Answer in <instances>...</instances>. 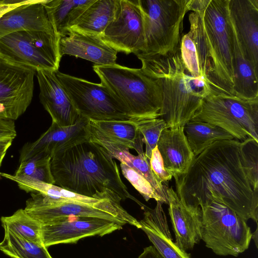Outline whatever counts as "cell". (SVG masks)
<instances>
[{
	"mask_svg": "<svg viewBox=\"0 0 258 258\" xmlns=\"http://www.w3.org/2000/svg\"><path fill=\"white\" fill-rule=\"evenodd\" d=\"M245 169L248 179L255 190H258V142L249 139L241 142Z\"/></svg>",
	"mask_w": 258,
	"mask_h": 258,
	"instance_id": "obj_32",
	"label": "cell"
},
{
	"mask_svg": "<svg viewBox=\"0 0 258 258\" xmlns=\"http://www.w3.org/2000/svg\"><path fill=\"white\" fill-rule=\"evenodd\" d=\"M4 230L0 250L6 255L12 258H52L42 243L23 238L8 229Z\"/></svg>",
	"mask_w": 258,
	"mask_h": 258,
	"instance_id": "obj_29",
	"label": "cell"
},
{
	"mask_svg": "<svg viewBox=\"0 0 258 258\" xmlns=\"http://www.w3.org/2000/svg\"><path fill=\"white\" fill-rule=\"evenodd\" d=\"M89 120L80 116L70 126H59L51 123L48 129L36 141L25 144L20 151V162L37 155L50 157L89 139Z\"/></svg>",
	"mask_w": 258,
	"mask_h": 258,
	"instance_id": "obj_15",
	"label": "cell"
},
{
	"mask_svg": "<svg viewBox=\"0 0 258 258\" xmlns=\"http://www.w3.org/2000/svg\"><path fill=\"white\" fill-rule=\"evenodd\" d=\"M80 116L92 120H136L110 90L97 84L56 71Z\"/></svg>",
	"mask_w": 258,
	"mask_h": 258,
	"instance_id": "obj_11",
	"label": "cell"
},
{
	"mask_svg": "<svg viewBox=\"0 0 258 258\" xmlns=\"http://www.w3.org/2000/svg\"><path fill=\"white\" fill-rule=\"evenodd\" d=\"M147 54H166L179 46L183 21L190 0H138Z\"/></svg>",
	"mask_w": 258,
	"mask_h": 258,
	"instance_id": "obj_7",
	"label": "cell"
},
{
	"mask_svg": "<svg viewBox=\"0 0 258 258\" xmlns=\"http://www.w3.org/2000/svg\"><path fill=\"white\" fill-rule=\"evenodd\" d=\"M167 194L175 242L184 251L192 249L201 240L202 209L183 203L172 187H167Z\"/></svg>",
	"mask_w": 258,
	"mask_h": 258,
	"instance_id": "obj_18",
	"label": "cell"
},
{
	"mask_svg": "<svg viewBox=\"0 0 258 258\" xmlns=\"http://www.w3.org/2000/svg\"><path fill=\"white\" fill-rule=\"evenodd\" d=\"M136 120L89 121L90 138L108 141L144 154L143 137Z\"/></svg>",
	"mask_w": 258,
	"mask_h": 258,
	"instance_id": "obj_23",
	"label": "cell"
},
{
	"mask_svg": "<svg viewBox=\"0 0 258 258\" xmlns=\"http://www.w3.org/2000/svg\"><path fill=\"white\" fill-rule=\"evenodd\" d=\"M100 37L117 52L143 53V19L138 0H118L114 17Z\"/></svg>",
	"mask_w": 258,
	"mask_h": 258,
	"instance_id": "obj_13",
	"label": "cell"
},
{
	"mask_svg": "<svg viewBox=\"0 0 258 258\" xmlns=\"http://www.w3.org/2000/svg\"><path fill=\"white\" fill-rule=\"evenodd\" d=\"M142 62L141 68L154 80L162 98L160 117L166 128L184 126L199 108L211 87L202 77L190 73L181 57L179 47L165 55L136 54Z\"/></svg>",
	"mask_w": 258,
	"mask_h": 258,
	"instance_id": "obj_4",
	"label": "cell"
},
{
	"mask_svg": "<svg viewBox=\"0 0 258 258\" xmlns=\"http://www.w3.org/2000/svg\"><path fill=\"white\" fill-rule=\"evenodd\" d=\"M138 258H163L153 245L145 247Z\"/></svg>",
	"mask_w": 258,
	"mask_h": 258,
	"instance_id": "obj_37",
	"label": "cell"
},
{
	"mask_svg": "<svg viewBox=\"0 0 258 258\" xmlns=\"http://www.w3.org/2000/svg\"><path fill=\"white\" fill-rule=\"evenodd\" d=\"M173 177L175 192L186 205L201 207L214 200L246 221L251 219L257 224L258 190L247 177L241 141L214 142L194 156L185 173Z\"/></svg>",
	"mask_w": 258,
	"mask_h": 258,
	"instance_id": "obj_1",
	"label": "cell"
},
{
	"mask_svg": "<svg viewBox=\"0 0 258 258\" xmlns=\"http://www.w3.org/2000/svg\"><path fill=\"white\" fill-rule=\"evenodd\" d=\"M17 136L14 120L0 118V140H14Z\"/></svg>",
	"mask_w": 258,
	"mask_h": 258,
	"instance_id": "obj_36",
	"label": "cell"
},
{
	"mask_svg": "<svg viewBox=\"0 0 258 258\" xmlns=\"http://www.w3.org/2000/svg\"><path fill=\"white\" fill-rule=\"evenodd\" d=\"M233 68L234 96L248 100L258 99V71L244 57L234 31Z\"/></svg>",
	"mask_w": 258,
	"mask_h": 258,
	"instance_id": "obj_27",
	"label": "cell"
},
{
	"mask_svg": "<svg viewBox=\"0 0 258 258\" xmlns=\"http://www.w3.org/2000/svg\"><path fill=\"white\" fill-rule=\"evenodd\" d=\"M191 120L216 125L241 142H258V99L245 100L211 88Z\"/></svg>",
	"mask_w": 258,
	"mask_h": 258,
	"instance_id": "obj_6",
	"label": "cell"
},
{
	"mask_svg": "<svg viewBox=\"0 0 258 258\" xmlns=\"http://www.w3.org/2000/svg\"><path fill=\"white\" fill-rule=\"evenodd\" d=\"M139 222L140 229L163 258H190L173 242L162 203L157 202L153 209L147 208Z\"/></svg>",
	"mask_w": 258,
	"mask_h": 258,
	"instance_id": "obj_21",
	"label": "cell"
},
{
	"mask_svg": "<svg viewBox=\"0 0 258 258\" xmlns=\"http://www.w3.org/2000/svg\"><path fill=\"white\" fill-rule=\"evenodd\" d=\"M184 132L194 156L216 141L234 139L221 127L200 121L189 120L184 125Z\"/></svg>",
	"mask_w": 258,
	"mask_h": 258,
	"instance_id": "obj_28",
	"label": "cell"
},
{
	"mask_svg": "<svg viewBox=\"0 0 258 258\" xmlns=\"http://www.w3.org/2000/svg\"><path fill=\"white\" fill-rule=\"evenodd\" d=\"M36 71L0 56V118L15 120L31 104Z\"/></svg>",
	"mask_w": 258,
	"mask_h": 258,
	"instance_id": "obj_12",
	"label": "cell"
},
{
	"mask_svg": "<svg viewBox=\"0 0 258 258\" xmlns=\"http://www.w3.org/2000/svg\"><path fill=\"white\" fill-rule=\"evenodd\" d=\"M94 71L123 106L136 119L160 117L162 98L153 79L141 69L130 68L117 63L93 66Z\"/></svg>",
	"mask_w": 258,
	"mask_h": 258,
	"instance_id": "obj_5",
	"label": "cell"
},
{
	"mask_svg": "<svg viewBox=\"0 0 258 258\" xmlns=\"http://www.w3.org/2000/svg\"><path fill=\"white\" fill-rule=\"evenodd\" d=\"M104 147L112 156L143 176L151 184L162 200L163 203L168 204L167 188L168 185L160 182L152 171L148 160L144 154L134 155L125 146L108 141L90 138Z\"/></svg>",
	"mask_w": 258,
	"mask_h": 258,
	"instance_id": "obj_24",
	"label": "cell"
},
{
	"mask_svg": "<svg viewBox=\"0 0 258 258\" xmlns=\"http://www.w3.org/2000/svg\"><path fill=\"white\" fill-rule=\"evenodd\" d=\"M122 224L109 220L90 217L70 216L41 224V239L48 246L76 243L88 236L103 235L122 228Z\"/></svg>",
	"mask_w": 258,
	"mask_h": 258,
	"instance_id": "obj_14",
	"label": "cell"
},
{
	"mask_svg": "<svg viewBox=\"0 0 258 258\" xmlns=\"http://www.w3.org/2000/svg\"><path fill=\"white\" fill-rule=\"evenodd\" d=\"M60 37L42 31H19L0 38V56L35 70H58Z\"/></svg>",
	"mask_w": 258,
	"mask_h": 258,
	"instance_id": "obj_10",
	"label": "cell"
},
{
	"mask_svg": "<svg viewBox=\"0 0 258 258\" xmlns=\"http://www.w3.org/2000/svg\"><path fill=\"white\" fill-rule=\"evenodd\" d=\"M189 9V32L201 76L211 88L234 96V31L228 0H190Z\"/></svg>",
	"mask_w": 258,
	"mask_h": 258,
	"instance_id": "obj_2",
	"label": "cell"
},
{
	"mask_svg": "<svg viewBox=\"0 0 258 258\" xmlns=\"http://www.w3.org/2000/svg\"><path fill=\"white\" fill-rule=\"evenodd\" d=\"M6 153H3V154H0V167L2 165V162H3V161L4 159V157L6 155Z\"/></svg>",
	"mask_w": 258,
	"mask_h": 258,
	"instance_id": "obj_39",
	"label": "cell"
},
{
	"mask_svg": "<svg viewBox=\"0 0 258 258\" xmlns=\"http://www.w3.org/2000/svg\"><path fill=\"white\" fill-rule=\"evenodd\" d=\"M228 11L242 53L258 71V0H228Z\"/></svg>",
	"mask_w": 258,
	"mask_h": 258,
	"instance_id": "obj_16",
	"label": "cell"
},
{
	"mask_svg": "<svg viewBox=\"0 0 258 258\" xmlns=\"http://www.w3.org/2000/svg\"><path fill=\"white\" fill-rule=\"evenodd\" d=\"M55 72L48 70L36 72L40 101L51 116L52 123L59 126L72 125L80 115Z\"/></svg>",
	"mask_w": 258,
	"mask_h": 258,
	"instance_id": "obj_17",
	"label": "cell"
},
{
	"mask_svg": "<svg viewBox=\"0 0 258 258\" xmlns=\"http://www.w3.org/2000/svg\"><path fill=\"white\" fill-rule=\"evenodd\" d=\"M54 184L89 197H102L110 191L122 200L132 196L122 181L116 161L99 144L89 139L61 150L50 159Z\"/></svg>",
	"mask_w": 258,
	"mask_h": 258,
	"instance_id": "obj_3",
	"label": "cell"
},
{
	"mask_svg": "<svg viewBox=\"0 0 258 258\" xmlns=\"http://www.w3.org/2000/svg\"><path fill=\"white\" fill-rule=\"evenodd\" d=\"M257 227H256L255 231L252 233L251 239L254 240L256 247L257 248Z\"/></svg>",
	"mask_w": 258,
	"mask_h": 258,
	"instance_id": "obj_38",
	"label": "cell"
},
{
	"mask_svg": "<svg viewBox=\"0 0 258 258\" xmlns=\"http://www.w3.org/2000/svg\"><path fill=\"white\" fill-rule=\"evenodd\" d=\"M44 1L28 0L4 14L0 18V38L19 31H42L57 35L48 17Z\"/></svg>",
	"mask_w": 258,
	"mask_h": 258,
	"instance_id": "obj_19",
	"label": "cell"
},
{
	"mask_svg": "<svg viewBox=\"0 0 258 258\" xmlns=\"http://www.w3.org/2000/svg\"><path fill=\"white\" fill-rule=\"evenodd\" d=\"M121 199L113 194L100 202L89 204L52 201L37 193H31L24 210L41 224L61 217L75 216L103 218L122 224L141 228L139 221L120 204Z\"/></svg>",
	"mask_w": 258,
	"mask_h": 258,
	"instance_id": "obj_9",
	"label": "cell"
},
{
	"mask_svg": "<svg viewBox=\"0 0 258 258\" xmlns=\"http://www.w3.org/2000/svg\"><path fill=\"white\" fill-rule=\"evenodd\" d=\"M120 167L123 176L146 201L153 199L156 202H160L163 204L161 197L143 176L123 163H120Z\"/></svg>",
	"mask_w": 258,
	"mask_h": 258,
	"instance_id": "obj_33",
	"label": "cell"
},
{
	"mask_svg": "<svg viewBox=\"0 0 258 258\" xmlns=\"http://www.w3.org/2000/svg\"><path fill=\"white\" fill-rule=\"evenodd\" d=\"M149 163L152 171L159 181L168 185V182L172 179L173 174L165 168L162 156L157 146L152 151Z\"/></svg>",
	"mask_w": 258,
	"mask_h": 258,
	"instance_id": "obj_35",
	"label": "cell"
},
{
	"mask_svg": "<svg viewBox=\"0 0 258 258\" xmlns=\"http://www.w3.org/2000/svg\"><path fill=\"white\" fill-rule=\"evenodd\" d=\"M2 226L23 238L42 243L41 224L23 209H18L13 215L2 217Z\"/></svg>",
	"mask_w": 258,
	"mask_h": 258,
	"instance_id": "obj_30",
	"label": "cell"
},
{
	"mask_svg": "<svg viewBox=\"0 0 258 258\" xmlns=\"http://www.w3.org/2000/svg\"><path fill=\"white\" fill-rule=\"evenodd\" d=\"M137 125L145 144V156L150 161L152 151L157 146L162 131L166 128V123L163 119L157 118L138 120Z\"/></svg>",
	"mask_w": 258,
	"mask_h": 258,
	"instance_id": "obj_31",
	"label": "cell"
},
{
	"mask_svg": "<svg viewBox=\"0 0 258 258\" xmlns=\"http://www.w3.org/2000/svg\"><path fill=\"white\" fill-rule=\"evenodd\" d=\"M165 168L173 176L185 173L194 157L184 126L164 128L157 145Z\"/></svg>",
	"mask_w": 258,
	"mask_h": 258,
	"instance_id": "obj_22",
	"label": "cell"
},
{
	"mask_svg": "<svg viewBox=\"0 0 258 258\" xmlns=\"http://www.w3.org/2000/svg\"><path fill=\"white\" fill-rule=\"evenodd\" d=\"M59 48L61 56H74L96 66L116 63L117 52L98 36L70 30L66 36L60 38Z\"/></svg>",
	"mask_w": 258,
	"mask_h": 258,
	"instance_id": "obj_20",
	"label": "cell"
},
{
	"mask_svg": "<svg viewBox=\"0 0 258 258\" xmlns=\"http://www.w3.org/2000/svg\"><path fill=\"white\" fill-rule=\"evenodd\" d=\"M118 2L95 0L70 30L101 37L114 17Z\"/></svg>",
	"mask_w": 258,
	"mask_h": 258,
	"instance_id": "obj_26",
	"label": "cell"
},
{
	"mask_svg": "<svg viewBox=\"0 0 258 258\" xmlns=\"http://www.w3.org/2000/svg\"><path fill=\"white\" fill-rule=\"evenodd\" d=\"M95 0H45L44 6L56 34L60 38Z\"/></svg>",
	"mask_w": 258,
	"mask_h": 258,
	"instance_id": "obj_25",
	"label": "cell"
},
{
	"mask_svg": "<svg viewBox=\"0 0 258 258\" xmlns=\"http://www.w3.org/2000/svg\"><path fill=\"white\" fill-rule=\"evenodd\" d=\"M202 211L201 239L216 254L237 256L247 250L252 237L247 221L224 204L207 201Z\"/></svg>",
	"mask_w": 258,
	"mask_h": 258,
	"instance_id": "obj_8",
	"label": "cell"
},
{
	"mask_svg": "<svg viewBox=\"0 0 258 258\" xmlns=\"http://www.w3.org/2000/svg\"><path fill=\"white\" fill-rule=\"evenodd\" d=\"M179 47L181 58L187 70L195 77H202L200 73L196 46L189 31L181 37Z\"/></svg>",
	"mask_w": 258,
	"mask_h": 258,
	"instance_id": "obj_34",
	"label": "cell"
}]
</instances>
